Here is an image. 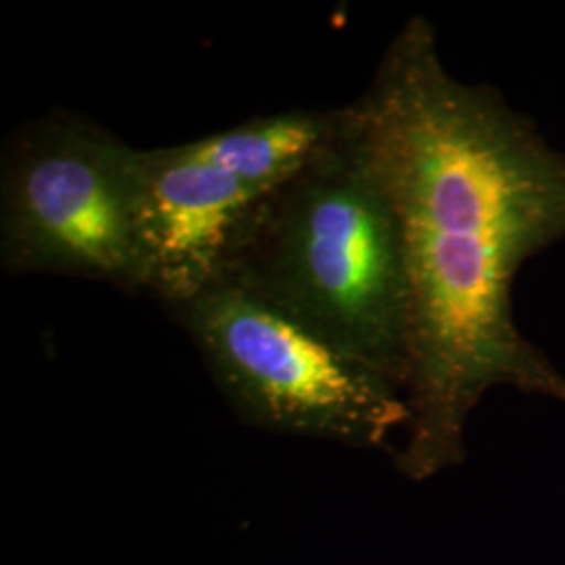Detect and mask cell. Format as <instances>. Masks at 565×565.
Listing matches in <instances>:
<instances>
[{"label": "cell", "instance_id": "cell-1", "mask_svg": "<svg viewBox=\"0 0 565 565\" xmlns=\"http://www.w3.org/2000/svg\"><path fill=\"white\" fill-rule=\"evenodd\" d=\"M403 237L408 406L398 467L427 480L465 457L490 387L565 398L564 377L513 323L520 266L565 237V160L494 93L455 81L413 18L354 103Z\"/></svg>", "mask_w": 565, "mask_h": 565}, {"label": "cell", "instance_id": "cell-2", "mask_svg": "<svg viewBox=\"0 0 565 565\" xmlns=\"http://www.w3.org/2000/svg\"><path fill=\"white\" fill-rule=\"evenodd\" d=\"M218 282L382 373L404 394L403 237L354 103L345 105L342 132L256 203Z\"/></svg>", "mask_w": 565, "mask_h": 565}, {"label": "cell", "instance_id": "cell-3", "mask_svg": "<svg viewBox=\"0 0 565 565\" xmlns=\"http://www.w3.org/2000/svg\"><path fill=\"white\" fill-rule=\"evenodd\" d=\"M141 151L53 109L11 132L0 162V264L145 294Z\"/></svg>", "mask_w": 565, "mask_h": 565}, {"label": "cell", "instance_id": "cell-4", "mask_svg": "<svg viewBox=\"0 0 565 565\" xmlns=\"http://www.w3.org/2000/svg\"><path fill=\"white\" fill-rule=\"evenodd\" d=\"M243 424L354 448H382L408 424L403 390L266 303L216 282L168 308Z\"/></svg>", "mask_w": 565, "mask_h": 565}, {"label": "cell", "instance_id": "cell-5", "mask_svg": "<svg viewBox=\"0 0 565 565\" xmlns=\"http://www.w3.org/2000/svg\"><path fill=\"white\" fill-rule=\"evenodd\" d=\"M273 189L184 160L174 145L142 149L145 294L174 308L221 281L243 224Z\"/></svg>", "mask_w": 565, "mask_h": 565}, {"label": "cell", "instance_id": "cell-6", "mask_svg": "<svg viewBox=\"0 0 565 565\" xmlns=\"http://www.w3.org/2000/svg\"><path fill=\"white\" fill-rule=\"evenodd\" d=\"M343 124L345 107L289 109L174 145V149L184 160L218 168L243 181L279 186L315 160L342 132Z\"/></svg>", "mask_w": 565, "mask_h": 565}]
</instances>
